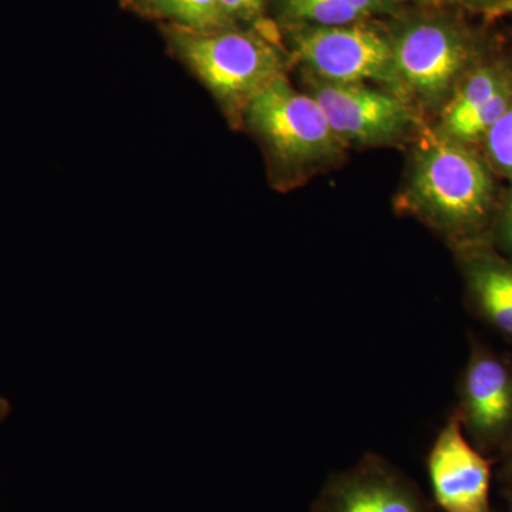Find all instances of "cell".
<instances>
[{"label":"cell","mask_w":512,"mask_h":512,"mask_svg":"<svg viewBox=\"0 0 512 512\" xmlns=\"http://www.w3.org/2000/svg\"><path fill=\"white\" fill-rule=\"evenodd\" d=\"M419 136L399 210L426 224L454 249L490 241L498 211L490 165L470 144L439 128H423Z\"/></svg>","instance_id":"6da1fadb"},{"label":"cell","mask_w":512,"mask_h":512,"mask_svg":"<svg viewBox=\"0 0 512 512\" xmlns=\"http://www.w3.org/2000/svg\"><path fill=\"white\" fill-rule=\"evenodd\" d=\"M160 30L171 55L210 90L232 124H241L255 94L286 77L288 59L272 29Z\"/></svg>","instance_id":"7a4b0ae2"},{"label":"cell","mask_w":512,"mask_h":512,"mask_svg":"<svg viewBox=\"0 0 512 512\" xmlns=\"http://www.w3.org/2000/svg\"><path fill=\"white\" fill-rule=\"evenodd\" d=\"M241 124L261 141L284 187L338 163L348 148L311 94L296 92L286 77L249 100Z\"/></svg>","instance_id":"3957f363"},{"label":"cell","mask_w":512,"mask_h":512,"mask_svg":"<svg viewBox=\"0 0 512 512\" xmlns=\"http://www.w3.org/2000/svg\"><path fill=\"white\" fill-rule=\"evenodd\" d=\"M289 45L313 79L373 84L410 101L397 76L393 37L375 25H296Z\"/></svg>","instance_id":"277c9868"},{"label":"cell","mask_w":512,"mask_h":512,"mask_svg":"<svg viewBox=\"0 0 512 512\" xmlns=\"http://www.w3.org/2000/svg\"><path fill=\"white\" fill-rule=\"evenodd\" d=\"M392 37L397 76L410 101L443 109L468 73L466 37L439 19L417 20Z\"/></svg>","instance_id":"5b68a950"},{"label":"cell","mask_w":512,"mask_h":512,"mask_svg":"<svg viewBox=\"0 0 512 512\" xmlns=\"http://www.w3.org/2000/svg\"><path fill=\"white\" fill-rule=\"evenodd\" d=\"M454 416L481 453L497 457L512 437V356L470 339Z\"/></svg>","instance_id":"8992f818"},{"label":"cell","mask_w":512,"mask_h":512,"mask_svg":"<svg viewBox=\"0 0 512 512\" xmlns=\"http://www.w3.org/2000/svg\"><path fill=\"white\" fill-rule=\"evenodd\" d=\"M311 79V96L346 146H387L419 130L413 103L399 94L365 83Z\"/></svg>","instance_id":"52a82bcc"},{"label":"cell","mask_w":512,"mask_h":512,"mask_svg":"<svg viewBox=\"0 0 512 512\" xmlns=\"http://www.w3.org/2000/svg\"><path fill=\"white\" fill-rule=\"evenodd\" d=\"M313 512H430L420 488L386 458L367 453L326 480Z\"/></svg>","instance_id":"ba28073f"},{"label":"cell","mask_w":512,"mask_h":512,"mask_svg":"<svg viewBox=\"0 0 512 512\" xmlns=\"http://www.w3.org/2000/svg\"><path fill=\"white\" fill-rule=\"evenodd\" d=\"M494 458L471 444L453 413L427 456L434 501L444 512L491 511Z\"/></svg>","instance_id":"9c48e42d"},{"label":"cell","mask_w":512,"mask_h":512,"mask_svg":"<svg viewBox=\"0 0 512 512\" xmlns=\"http://www.w3.org/2000/svg\"><path fill=\"white\" fill-rule=\"evenodd\" d=\"M468 311L488 328L512 339V256L490 241L456 249Z\"/></svg>","instance_id":"30bf717a"},{"label":"cell","mask_w":512,"mask_h":512,"mask_svg":"<svg viewBox=\"0 0 512 512\" xmlns=\"http://www.w3.org/2000/svg\"><path fill=\"white\" fill-rule=\"evenodd\" d=\"M512 77V72L503 64H483L468 70L464 79L458 84L456 92L441 109V133L453 137L468 120L483 111L495 94Z\"/></svg>","instance_id":"8fae6325"},{"label":"cell","mask_w":512,"mask_h":512,"mask_svg":"<svg viewBox=\"0 0 512 512\" xmlns=\"http://www.w3.org/2000/svg\"><path fill=\"white\" fill-rule=\"evenodd\" d=\"M403 0H278L293 25L342 26L389 13Z\"/></svg>","instance_id":"7c38bea8"},{"label":"cell","mask_w":512,"mask_h":512,"mask_svg":"<svg viewBox=\"0 0 512 512\" xmlns=\"http://www.w3.org/2000/svg\"><path fill=\"white\" fill-rule=\"evenodd\" d=\"M121 6L160 25H178L204 32L228 29L222 18L220 0H121Z\"/></svg>","instance_id":"4fadbf2b"},{"label":"cell","mask_w":512,"mask_h":512,"mask_svg":"<svg viewBox=\"0 0 512 512\" xmlns=\"http://www.w3.org/2000/svg\"><path fill=\"white\" fill-rule=\"evenodd\" d=\"M487 163L512 183V103L483 138Z\"/></svg>","instance_id":"5bb4252c"},{"label":"cell","mask_w":512,"mask_h":512,"mask_svg":"<svg viewBox=\"0 0 512 512\" xmlns=\"http://www.w3.org/2000/svg\"><path fill=\"white\" fill-rule=\"evenodd\" d=\"M228 28L271 29L264 19L266 0H220Z\"/></svg>","instance_id":"9a60e30c"},{"label":"cell","mask_w":512,"mask_h":512,"mask_svg":"<svg viewBox=\"0 0 512 512\" xmlns=\"http://www.w3.org/2000/svg\"><path fill=\"white\" fill-rule=\"evenodd\" d=\"M491 244L504 255L512 256V187L503 204L498 207L493 229Z\"/></svg>","instance_id":"2e32d148"},{"label":"cell","mask_w":512,"mask_h":512,"mask_svg":"<svg viewBox=\"0 0 512 512\" xmlns=\"http://www.w3.org/2000/svg\"><path fill=\"white\" fill-rule=\"evenodd\" d=\"M495 460L498 461L497 477L505 497H512V437Z\"/></svg>","instance_id":"e0dca14e"},{"label":"cell","mask_w":512,"mask_h":512,"mask_svg":"<svg viewBox=\"0 0 512 512\" xmlns=\"http://www.w3.org/2000/svg\"><path fill=\"white\" fill-rule=\"evenodd\" d=\"M487 10L493 16L512 15V0H500Z\"/></svg>","instance_id":"ac0fdd59"},{"label":"cell","mask_w":512,"mask_h":512,"mask_svg":"<svg viewBox=\"0 0 512 512\" xmlns=\"http://www.w3.org/2000/svg\"><path fill=\"white\" fill-rule=\"evenodd\" d=\"M10 412V404L8 400L3 399V397H0V420L5 419L6 416H8Z\"/></svg>","instance_id":"d6986e66"},{"label":"cell","mask_w":512,"mask_h":512,"mask_svg":"<svg viewBox=\"0 0 512 512\" xmlns=\"http://www.w3.org/2000/svg\"><path fill=\"white\" fill-rule=\"evenodd\" d=\"M476 2L481 3V5H484L485 9H487L493 6L494 3L500 2V0H476Z\"/></svg>","instance_id":"ffe728a7"},{"label":"cell","mask_w":512,"mask_h":512,"mask_svg":"<svg viewBox=\"0 0 512 512\" xmlns=\"http://www.w3.org/2000/svg\"><path fill=\"white\" fill-rule=\"evenodd\" d=\"M507 501H508V511L507 512H512V497H508Z\"/></svg>","instance_id":"44dd1931"}]
</instances>
